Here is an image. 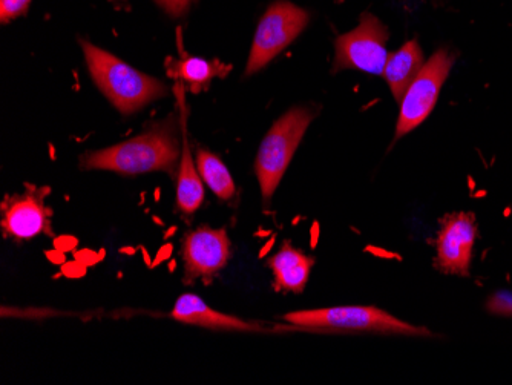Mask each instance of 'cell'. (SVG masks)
I'll list each match as a JSON object with an SVG mask.
<instances>
[{
  "label": "cell",
  "mask_w": 512,
  "mask_h": 385,
  "mask_svg": "<svg viewBox=\"0 0 512 385\" xmlns=\"http://www.w3.org/2000/svg\"><path fill=\"white\" fill-rule=\"evenodd\" d=\"M453 65L454 54L445 48L437 50L425 62L421 73L417 74L402 99L401 112L396 125V140L414 131L430 117Z\"/></svg>",
  "instance_id": "52a82bcc"
},
{
  "label": "cell",
  "mask_w": 512,
  "mask_h": 385,
  "mask_svg": "<svg viewBox=\"0 0 512 385\" xmlns=\"http://www.w3.org/2000/svg\"><path fill=\"white\" fill-rule=\"evenodd\" d=\"M33 0H0V22L2 25L10 24L13 20L28 13Z\"/></svg>",
  "instance_id": "e0dca14e"
},
{
  "label": "cell",
  "mask_w": 512,
  "mask_h": 385,
  "mask_svg": "<svg viewBox=\"0 0 512 385\" xmlns=\"http://www.w3.org/2000/svg\"><path fill=\"white\" fill-rule=\"evenodd\" d=\"M336 2H344V0H336Z\"/></svg>",
  "instance_id": "ffe728a7"
},
{
  "label": "cell",
  "mask_w": 512,
  "mask_h": 385,
  "mask_svg": "<svg viewBox=\"0 0 512 385\" xmlns=\"http://www.w3.org/2000/svg\"><path fill=\"white\" fill-rule=\"evenodd\" d=\"M425 65L424 51L416 39L408 40L404 47L388 56L384 77L394 100L401 103L407 89Z\"/></svg>",
  "instance_id": "9a60e30c"
},
{
  "label": "cell",
  "mask_w": 512,
  "mask_h": 385,
  "mask_svg": "<svg viewBox=\"0 0 512 385\" xmlns=\"http://www.w3.org/2000/svg\"><path fill=\"white\" fill-rule=\"evenodd\" d=\"M310 22V13L287 0H276L261 17L253 36L244 76L263 70L290 47Z\"/></svg>",
  "instance_id": "5b68a950"
},
{
  "label": "cell",
  "mask_w": 512,
  "mask_h": 385,
  "mask_svg": "<svg viewBox=\"0 0 512 385\" xmlns=\"http://www.w3.org/2000/svg\"><path fill=\"white\" fill-rule=\"evenodd\" d=\"M316 114L315 109L295 106L279 117L264 137L256 155L255 172L266 208Z\"/></svg>",
  "instance_id": "3957f363"
},
{
  "label": "cell",
  "mask_w": 512,
  "mask_h": 385,
  "mask_svg": "<svg viewBox=\"0 0 512 385\" xmlns=\"http://www.w3.org/2000/svg\"><path fill=\"white\" fill-rule=\"evenodd\" d=\"M390 33L378 17L364 13L355 30L336 39L332 73L358 70L382 76L387 65V42Z\"/></svg>",
  "instance_id": "8992f818"
},
{
  "label": "cell",
  "mask_w": 512,
  "mask_h": 385,
  "mask_svg": "<svg viewBox=\"0 0 512 385\" xmlns=\"http://www.w3.org/2000/svg\"><path fill=\"white\" fill-rule=\"evenodd\" d=\"M50 186L27 185L22 194L7 195L2 203V231L14 240L54 237L53 211L46 206Z\"/></svg>",
  "instance_id": "ba28073f"
},
{
  "label": "cell",
  "mask_w": 512,
  "mask_h": 385,
  "mask_svg": "<svg viewBox=\"0 0 512 385\" xmlns=\"http://www.w3.org/2000/svg\"><path fill=\"white\" fill-rule=\"evenodd\" d=\"M283 321L301 329L371 332L382 335L430 336L425 327L405 323L385 310L371 306L330 307L286 313Z\"/></svg>",
  "instance_id": "277c9868"
},
{
  "label": "cell",
  "mask_w": 512,
  "mask_h": 385,
  "mask_svg": "<svg viewBox=\"0 0 512 385\" xmlns=\"http://www.w3.org/2000/svg\"><path fill=\"white\" fill-rule=\"evenodd\" d=\"M315 263V258L309 257L286 241L279 252H276L273 257L267 258L266 264L275 275L276 290L302 293L306 289Z\"/></svg>",
  "instance_id": "5bb4252c"
},
{
  "label": "cell",
  "mask_w": 512,
  "mask_h": 385,
  "mask_svg": "<svg viewBox=\"0 0 512 385\" xmlns=\"http://www.w3.org/2000/svg\"><path fill=\"white\" fill-rule=\"evenodd\" d=\"M186 89L181 83H175V96L180 106L181 125V157L180 169L177 177V208L184 215H194L201 208L204 201V188L200 174L195 166L191 143L188 135V109L184 103Z\"/></svg>",
  "instance_id": "8fae6325"
},
{
  "label": "cell",
  "mask_w": 512,
  "mask_h": 385,
  "mask_svg": "<svg viewBox=\"0 0 512 385\" xmlns=\"http://www.w3.org/2000/svg\"><path fill=\"white\" fill-rule=\"evenodd\" d=\"M476 240L477 223L473 212L448 215L437 235V269L442 274L468 277Z\"/></svg>",
  "instance_id": "9c48e42d"
},
{
  "label": "cell",
  "mask_w": 512,
  "mask_h": 385,
  "mask_svg": "<svg viewBox=\"0 0 512 385\" xmlns=\"http://www.w3.org/2000/svg\"><path fill=\"white\" fill-rule=\"evenodd\" d=\"M194 2L195 0H155V4L174 19L183 17L184 14L188 13Z\"/></svg>",
  "instance_id": "d6986e66"
},
{
  "label": "cell",
  "mask_w": 512,
  "mask_h": 385,
  "mask_svg": "<svg viewBox=\"0 0 512 385\" xmlns=\"http://www.w3.org/2000/svg\"><path fill=\"white\" fill-rule=\"evenodd\" d=\"M89 74L97 88L123 116H131L168 96V86L161 80L132 68L119 57L80 39Z\"/></svg>",
  "instance_id": "7a4b0ae2"
},
{
  "label": "cell",
  "mask_w": 512,
  "mask_h": 385,
  "mask_svg": "<svg viewBox=\"0 0 512 385\" xmlns=\"http://www.w3.org/2000/svg\"><path fill=\"white\" fill-rule=\"evenodd\" d=\"M177 120L174 116L152 123L142 134L119 145L100 151H89L80 157V168L85 171H108L120 175H142L165 172L174 175L180 162Z\"/></svg>",
  "instance_id": "6da1fadb"
},
{
  "label": "cell",
  "mask_w": 512,
  "mask_h": 385,
  "mask_svg": "<svg viewBox=\"0 0 512 385\" xmlns=\"http://www.w3.org/2000/svg\"><path fill=\"white\" fill-rule=\"evenodd\" d=\"M184 266V283L191 284L197 278L211 281L230 258V240L226 229L203 226L189 232L181 249Z\"/></svg>",
  "instance_id": "30bf717a"
},
{
  "label": "cell",
  "mask_w": 512,
  "mask_h": 385,
  "mask_svg": "<svg viewBox=\"0 0 512 385\" xmlns=\"http://www.w3.org/2000/svg\"><path fill=\"white\" fill-rule=\"evenodd\" d=\"M178 323L204 327V329L224 330V332H266L261 324L240 320L237 316L226 315L207 306L198 295L186 293L178 298L171 312Z\"/></svg>",
  "instance_id": "7c38bea8"
},
{
  "label": "cell",
  "mask_w": 512,
  "mask_h": 385,
  "mask_svg": "<svg viewBox=\"0 0 512 385\" xmlns=\"http://www.w3.org/2000/svg\"><path fill=\"white\" fill-rule=\"evenodd\" d=\"M486 309L494 315L512 316V293L506 290L494 293L486 303Z\"/></svg>",
  "instance_id": "ac0fdd59"
},
{
  "label": "cell",
  "mask_w": 512,
  "mask_h": 385,
  "mask_svg": "<svg viewBox=\"0 0 512 385\" xmlns=\"http://www.w3.org/2000/svg\"><path fill=\"white\" fill-rule=\"evenodd\" d=\"M177 45L180 59H166V73L184 86L186 91L198 94L211 86L215 77H226L232 66L224 65L220 60H207L201 57L189 56L183 48L181 30L177 31Z\"/></svg>",
  "instance_id": "4fadbf2b"
},
{
  "label": "cell",
  "mask_w": 512,
  "mask_h": 385,
  "mask_svg": "<svg viewBox=\"0 0 512 385\" xmlns=\"http://www.w3.org/2000/svg\"><path fill=\"white\" fill-rule=\"evenodd\" d=\"M197 169L201 180L206 181V185L218 198L224 201L234 198L237 192L234 178L218 155L204 148L198 149Z\"/></svg>",
  "instance_id": "2e32d148"
}]
</instances>
